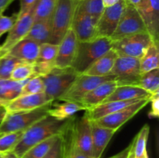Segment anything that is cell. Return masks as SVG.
<instances>
[{
  "label": "cell",
  "instance_id": "49",
  "mask_svg": "<svg viewBox=\"0 0 159 158\" xmlns=\"http://www.w3.org/2000/svg\"><path fill=\"white\" fill-rule=\"evenodd\" d=\"M125 2L127 3V4L131 5V6H134V7L136 8L137 6L140 4L141 0H125Z\"/></svg>",
  "mask_w": 159,
  "mask_h": 158
},
{
  "label": "cell",
  "instance_id": "13",
  "mask_svg": "<svg viewBox=\"0 0 159 158\" xmlns=\"http://www.w3.org/2000/svg\"><path fill=\"white\" fill-rule=\"evenodd\" d=\"M36 5L22 15H18L16 21L8 32L7 37L0 47L2 50L7 52L17 42L26 37L34 23Z\"/></svg>",
  "mask_w": 159,
  "mask_h": 158
},
{
  "label": "cell",
  "instance_id": "19",
  "mask_svg": "<svg viewBox=\"0 0 159 158\" xmlns=\"http://www.w3.org/2000/svg\"><path fill=\"white\" fill-rule=\"evenodd\" d=\"M117 86V82L115 80L103 82L87 93L82 98L80 104H82L86 110L92 109L102 104Z\"/></svg>",
  "mask_w": 159,
  "mask_h": 158
},
{
  "label": "cell",
  "instance_id": "11",
  "mask_svg": "<svg viewBox=\"0 0 159 158\" xmlns=\"http://www.w3.org/2000/svg\"><path fill=\"white\" fill-rule=\"evenodd\" d=\"M149 102L150 98L141 99L123 109L94 120V122L100 126L113 129L117 131L123 125H124L134 116H136L141 109H143Z\"/></svg>",
  "mask_w": 159,
  "mask_h": 158
},
{
  "label": "cell",
  "instance_id": "3",
  "mask_svg": "<svg viewBox=\"0 0 159 158\" xmlns=\"http://www.w3.org/2000/svg\"><path fill=\"white\" fill-rule=\"evenodd\" d=\"M51 104L52 102L30 111L7 112L0 122V136L26 131L37 121L48 116V111L51 108Z\"/></svg>",
  "mask_w": 159,
  "mask_h": 158
},
{
  "label": "cell",
  "instance_id": "12",
  "mask_svg": "<svg viewBox=\"0 0 159 158\" xmlns=\"http://www.w3.org/2000/svg\"><path fill=\"white\" fill-rule=\"evenodd\" d=\"M126 4L125 0H120L114 6L104 8L97 22V37L110 39L117 27Z\"/></svg>",
  "mask_w": 159,
  "mask_h": 158
},
{
  "label": "cell",
  "instance_id": "31",
  "mask_svg": "<svg viewBox=\"0 0 159 158\" xmlns=\"http://www.w3.org/2000/svg\"><path fill=\"white\" fill-rule=\"evenodd\" d=\"M58 136L59 135H55L36 144L30 150H28L21 158H43L51 150L52 146L57 140Z\"/></svg>",
  "mask_w": 159,
  "mask_h": 158
},
{
  "label": "cell",
  "instance_id": "1",
  "mask_svg": "<svg viewBox=\"0 0 159 158\" xmlns=\"http://www.w3.org/2000/svg\"><path fill=\"white\" fill-rule=\"evenodd\" d=\"M70 119L71 118L66 120L60 121L48 115L24 132L20 142L17 143L12 152L19 158H21L28 150L36 144L53 136L61 134Z\"/></svg>",
  "mask_w": 159,
  "mask_h": 158
},
{
  "label": "cell",
  "instance_id": "53",
  "mask_svg": "<svg viewBox=\"0 0 159 158\" xmlns=\"http://www.w3.org/2000/svg\"><path fill=\"white\" fill-rule=\"evenodd\" d=\"M0 158H2V154H1V153H0Z\"/></svg>",
  "mask_w": 159,
  "mask_h": 158
},
{
  "label": "cell",
  "instance_id": "18",
  "mask_svg": "<svg viewBox=\"0 0 159 158\" xmlns=\"http://www.w3.org/2000/svg\"><path fill=\"white\" fill-rule=\"evenodd\" d=\"M44 93L32 94H20L5 106L7 112L30 111L51 103Z\"/></svg>",
  "mask_w": 159,
  "mask_h": 158
},
{
  "label": "cell",
  "instance_id": "27",
  "mask_svg": "<svg viewBox=\"0 0 159 158\" xmlns=\"http://www.w3.org/2000/svg\"><path fill=\"white\" fill-rule=\"evenodd\" d=\"M27 80L15 81L11 79H0V102L3 106L21 94V90Z\"/></svg>",
  "mask_w": 159,
  "mask_h": 158
},
{
  "label": "cell",
  "instance_id": "2",
  "mask_svg": "<svg viewBox=\"0 0 159 158\" xmlns=\"http://www.w3.org/2000/svg\"><path fill=\"white\" fill-rule=\"evenodd\" d=\"M112 48V40L107 37H97L85 42L78 41L75 57L70 68L79 74H83L92 64Z\"/></svg>",
  "mask_w": 159,
  "mask_h": 158
},
{
  "label": "cell",
  "instance_id": "52",
  "mask_svg": "<svg viewBox=\"0 0 159 158\" xmlns=\"http://www.w3.org/2000/svg\"><path fill=\"white\" fill-rule=\"evenodd\" d=\"M0 106H3V105H2V104L1 102H0Z\"/></svg>",
  "mask_w": 159,
  "mask_h": 158
},
{
  "label": "cell",
  "instance_id": "16",
  "mask_svg": "<svg viewBox=\"0 0 159 158\" xmlns=\"http://www.w3.org/2000/svg\"><path fill=\"white\" fill-rule=\"evenodd\" d=\"M78 40L74 31L70 29L60 43L57 44V52L55 59V68L63 69L70 68L77 48Z\"/></svg>",
  "mask_w": 159,
  "mask_h": 158
},
{
  "label": "cell",
  "instance_id": "35",
  "mask_svg": "<svg viewBox=\"0 0 159 158\" xmlns=\"http://www.w3.org/2000/svg\"><path fill=\"white\" fill-rule=\"evenodd\" d=\"M25 131L7 133L0 136V153H7L13 150L20 142Z\"/></svg>",
  "mask_w": 159,
  "mask_h": 158
},
{
  "label": "cell",
  "instance_id": "5",
  "mask_svg": "<svg viewBox=\"0 0 159 158\" xmlns=\"http://www.w3.org/2000/svg\"><path fill=\"white\" fill-rule=\"evenodd\" d=\"M79 75L71 68H54L44 76H40L44 84V94L51 102L57 100L68 89L75 79Z\"/></svg>",
  "mask_w": 159,
  "mask_h": 158
},
{
  "label": "cell",
  "instance_id": "28",
  "mask_svg": "<svg viewBox=\"0 0 159 158\" xmlns=\"http://www.w3.org/2000/svg\"><path fill=\"white\" fill-rule=\"evenodd\" d=\"M159 68L158 44L153 43L148 49L147 52L140 59L141 74H145Z\"/></svg>",
  "mask_w": 159,
  "mask_h": 158
},
{
  "label": "cell",
  "instance_id": "50",
  "mask_svg": "<svg viewBox=\"0 0 159 158\" xmlns=\"http://www.w3.org/2000/svg\"><path fill=\"white\" fill-rule=\"evenodd\" d=\"M136 158H149L148 157V151L146 150V151L144 152V153H143L142 155H141V156H138V157H136Z\"/></svg>",
  "mask_w": 159,
  "mask_h": 158
},
{
  "label": "cell",
  "instance_id": "38",
  "mask_svg": "<svg viewBox=\"0 0 159 158\" xmlns=\"http://www.w3.org/2000/svg\"><path fill=\"white\" fill-rule=\"evenodd\" d=\"M149 133H150V126H149L148 124H145L134 137V152L136 157H138L141 155H142L147 150L146 145H147Z\"/></svg>",
  "mask_w": 159,
  "mask_h": 158
},
{
  "label": "cell",
  "instance_id": "29",
  "mask_svg": "<svg viewBox=\"0 0 159 158\" xmlns=\"http://www.w3.org/2000/svg\"><path fill=\"white\" fill-rule=\"evenodd\" d=\"M72 118L73 116L71 118L66 128L62 133L64 141H65V158H89L81 153L75 145L72 134H71V120H72Z\"/></svg>",
  "mask_w": 159,
  "mask_h": 158
},
{
  "label": "cell",
  "instance_id": "36",
  "mask_svg": "<svg viewBox=\"0 0 159 158\" xmlns=\"http://www.w3.org/2000/svg\"><path fill=\"white\" fill-rule=\"evenodd\" d=\"M34 76V64L22 63L17 65L11 74L10 79L15 81H23Z\"/></svg>",
  "mask_w": 159,
  "mask_h": 158
},
{
  "label": "cell",
  "instance_id": "20",
  "mask_svg": "<svg viewBox=\"0 0 159 158\" xmlns=\"http://www.w3.org/2000/svg\"><path fill=\"white\" fill-rule=\"evenodd\" d=\"M40 46V44L34 40L25 37L17 42L6 53L25 63L33 64L38 57Z\"/></svg>",
  "mask_w": 159,
  "mask_h": 158
},
{
  "label": "cell",
  "instance_id": "22",
  "mask_svg": "<svg viewBox=\"0 0 159 158\" xmlns=\"http://www.w3.org/2000/svg\"><path fill=\"white\" fill-rule=\"evenodd\" d=\"M117 57V54L111 48L108 52L95 60L83 74L98 77L109 75L110 74Z\"/></svg>",
  "mask_w": 159,
  "mask_h": 158
},
{
  "label": "cell",
  "instance_id": "47",
  "mask_svg": "<svg viewBox=\"0 0 159 158\" xmlns=\"http://www.w3.org/2000/svg\"><path fill=\"white\" fill-rule=\"evenodd\" d=\"M2 158H19L12 151L7 152V153H1Z\"/></svg>",
  "mask_w": 159,
  "mask_h": 158
},
{
  "label": "cell",
  "instance_id": "43",
  "mask_svg": "<svg viewBox=\"0 0 159 158\" xmlns=\"http://www.w3.org/2000/svg\"><path fill=\"white\" fill-rule=\"evenodd\" d=\"M13 1L15 0H0V15H2L4 11Z\"/></svg>",
  "mask_w": 159,
  "mask_h": 158
},
{
  "label": "cell",
  "instance_id": "54",
  "mask_svg": "<svg viewBox=\"0 0 159 158\" xmlns=\"http://www.w3.org/2000/svg\"><path fill=\"white\" fill-rule=\"evenodd\" d=\"M101 158H102V157H101ZM109 158H110V157H109Z\"/></svg>",
  "mask_w": 159,
  "mask_h": 158
},
{
  "label": "cell",
  "instance_id": "14",
  "mask_svg": "<svg viewBox=\"0 0 159 158\" xmlns=\"http://www.w3.org/2000/svg\"><path fill=\"white\" fill-rule=\"evenodd\" d=\"M97 22L78 6L71 26L78 41L85 42L97 38Z\"/></svg>",
  "mask_w": 159,
  "mask_h": 158
},
{
  "label": "cell",
  "instance_id": "40",
  "mask_svg": "<svg viewBox=\"0 0 159 158\" xmlns=\"http://www.w3.org/2000/svg\"><path fill=\"white\" fill-rule=\"evenodd\" d=\"M18 18V12L12 15H0V37L6 33H8Z\"/></svg>",
  "mask_w": 159,
  "mask_h": 158
},
{
  "label": "cell",
  "instance_id": "32",
  "mask_svg": "<svg viewBox=\"0 0 159 158\" xmlns=\"http://www.w3.org/2000/svg\"><path fill=\"white\" fill-rule=\"evenodd\" d=\"M22 63L25 62L6 53L0 57V79H10L14 68Z\"/></svg>",
  "mask_w": 159,
  "mask_h": 158
},
{
  "label": "cell",
  "instance_id": "44",
  "mask_svg": "<svg viewBox=\"0 0 159 158\" xmlns=\"http://www.w3.org/2000/svg\"><path fill=\"white\" fill-rule=\"evenodd\" d=\"M130 145H129L128 147H126L124 150H123L122 151H120V153H118L117 154L114 155V156H111L110 158H127V155H128L129 150H130Z\"/></svg>",
  "mask_w": 159,
  "mask_h": 158
},
{
  "label": "cell",
  "instance_id": "39",
  "mask_svg": "<svg viewBox=\"0 0 159 158\" xmlns=\"http://www.w3.org/2000/svg\"><path fill=\"white\" fill-rule=\"evenodd\" d=\"M65 141L61 133L43 158H65Z\"/></svg>",
  "mask_w": 159,
  "mask_h": 158
},
{
  "label": "cell",
  "instance_id": "55",
  "mask_svg": "<svg viewBox=\"0 0 159 158\" xmlns=\"http://www.w3.org/2000/svg\"><path fill=\"white\" fill-rule=\"evenodd\" d=\"M0 47H1V46H0Z\"/></svg>",
  "mask_w": 159,
  "mask_h": 158
},
{
  "label": "cell",
  "instance_id": "10",
  "mask_svg": "<svg viewBox=\"0 0 159 158\" xmlns=\"http://www.w3.org/2000/svg\"><path fill=\"white\" fill-rule=\"evenodd\" d=\"M71 134L78 150L89 158H93L92 141V120L87 114L80 118L73 116L71 120Z\"/></svg>",
  "mask_w": 159,
  "mask_h": 158
},
{
  "label": "cell",
  "instance_id": "9",
  "mask_svg": "<svg viewBox=\"0 0 159 158\" xmlns=\"http://www.w3.org/2000/svg\"><path fill=\"white\" fill-rule=\"evenodd\" d=\"M110 74L115 76L118 85L138 86L141 76L140 60L134 57H118Z\"/></svg>",
  "mask_w": 159,
  "mask_h": 158
},
{
  "label": "cell",
  "instance_id": "23",
  "mask_svg": "<svg viewBox=\"0 0 159 158\" xmlns=\"http://www.w3.org/2000/svg\"><path fill=\"white\" fill-rule=\"evenodd\" d=\"M152 94L138 86L118 85L102 103L113 101H128L151 98Z\"/></svg>",
  "mask_w": 159,
  "mask_h": 158
},
{
  "label": "cell",
  "instance_id": "8",
  "mask_svg": "<svg viewBox=\"0 0 159 158\" xmlns=\"http://www.w3.org/2000/svg\"><path fill=\"white\" fill-rule=\"evenodd\" d=\"M147 32L148 33V31L138 9L127 3L117 27L110 37V40L116 41L129 36Z\"/></svg>",
  "mask_w": 159,
  "mask_h": 158
},
{
  "label": "cell",
  "instance_id": "51",
  "mask_svg": "<svg viewBox=\"0 0 159 158\" xmlns=\"http://www.w3.org/2000/svg\"><path fill=\"white\" fill-rule=\"evenodd\" d=\"M6 52H5V51L2 50L0 49V57H1L2 55H4V54H6Z\"/></svg>",
  "mask_w": 159,
  "mask_h": 158
},
{
  "label": "cell",
  "instance_id": "4",
  "mask_svg": "<svg viewBox=\"0 0 159 158\" xmlns=\"http://www.w3.org/2000/svg\"><path fill=\"white\" fill-rule=\"evenodd\" d=\"M79 0H57L51 15L52 35L51 43L58 44L71 29Z\"/></svg>",
  "mask_w": 159,
  "mask_h": 158
},
{
  "label": "cell",
  "instance_id": "34",
  "mask_svg": "<svg viewBox=\"0 0 159 158\" xmlns=\"http://www.w3.org/2000/svg\"><path fill=\"white\" fill-rule=\"evenodd\" d=\"M78 6L82 11L97 20L104 10L102 0H79Z\"/></svg>",
  "mask_w": 159,
  "mask_h": 158
},
{
  "label": "cell",
  "instance_id": "26",
  "mask_svg": "<svg viewBox=\"0 0 159 158\" xmlns=\"http://www.w3.org/2000/svg\"><path fill=\"white\" fill-rule=\"evenodd\" d=\"M82 110H86L80 103L73 102H64L63 103L51 104V108L48 109V114L54 119L60 121L66 120L72 117L76 112Z\"/></svg>",
  "mask_w": 159,
  "mask_h": 158
},
{
  "label": "cell",
  "instance_id": "42",
  "mask_svg": "<svg viewBox=\"0 0 159 158\" xmlns=\"http://www.w3.org/2000/svg\"><path fill=\"white\" fill-rule=\"evenodd\" d=\"M20 11L18 12V15H22L27 10H29L31 7L35 6L37 2H38V0H20Z\"/></svg>",
  "mask_w": 159,
  "mask_h": 158
},
{
  "label": "cell",
  "instance_id": "33",
  "mask_svg": "<svg viewBox=\"0 0 159 158\" xmlns=\"http://www.w3.org/2000/svg\"><path fill=\"white\" fill-rule=\"evenodd\" d=\"M57 0H38L34 12V21L51 18Z\"/></svg>",
  "mask_w": 159,
  "mask_h": 158
},
{
  "label": "cell",
  "instance_id": "41",
  "mask_svg": "<svg viewBox=\"0 0 159 158\" xmlns=\"http://www.w3.org/2000/svg\"><path fill=\"white\" fill-rule=\"evenodd\" d=\"M151 111L149 112L148 116L151 119L158 118L159 116V92L152 94L150 98Z\"/></svg>",
  "mask_w": 159,
  "mask_h": 158
},
{
  "label": "cell",
  "instance_id": "37",
  "mask_svg": "<svg viewBox=\"0 0 159 158\" xmlns=\"http://www.w3.org/2000/svg\"><path fill=\"white\" fill-rule=\"evenodd\" d=\"M44 92V84L40 76H32L21 90V94H40Z\"/></svg>",
  "mask_w": 159,
  "mask_h": 158
},
{
  "label": "cell",
  "instance_id": "46",
  "mask_svg": "<svg viewBox=\"0 0 159 158\" xmlns=\"http://www.w3.org/2000/svg\"><path fill=\"white\" fill-rule=\"evenodd\" d=\"M102 1L104 8H107L112 6H114V5L116 4L120 0H102Z\"/></svg>",
  "mask_w": 159,
  "mask_h": 158
},
{
  "label": "cell",
  "instance_id": "24",
  "mask_svg": "<svg viewBox=\"0 0 159 158\" xmlns=\"http://www.w3.org/2000/svg\"><path fill=\"white\" fill-rule=\"evenodd\" d=\"M141 99H133L128 101H113V102H107L100 104L98 106L89 110H85V113L92 121L96 120L98 119L112 114V113L123 109L132 104L135 103Z\"/></svg>",
  "mask_w": 159,
  "mask_h": 158
},
{
  "label": "cell",
  "instance_id": "48",
  "mask_svg": "<svg viewBox=\"0 0 159 158\" xmlns=\"http://www.w3.org/2000/svg\"><path fill=\"white\" fill-rule=\"evenodd\" d=\"M7 111H6L5 106H0V122L2 121V119H4V117L6 116Z\"/></svg>",
  "mask_w": 159,
  "mask_h": 158
},
{
  "label": "cell",
  "instance_id": "7",
  "mask_svg": "<svg viewBox=\"0 0 159 158\" xmlns=\"http://www.w3.org/2000/svg\"><path fill=\"white\" fill-rule=\"evenodd\" d=\"M115 79V76L113 74H109L102 77L87 75L85 74H79L68 89L62 95H61L57 100L61 102H73L80 103L82 98L93 88L103 82Z\"/></svg>",
  "mask_w": 159,
  "mask_h": 158
},
{
  "label": "cell",
  "instance_id": "30",
  "mask_svg": "<svg viewBox=\"0 0 159 158\" xmlns=\"http://www.w3.org/2000/svg\"><path fill=\"white\" fill-rule=\"evenodd\" d=\"M138 87L152 94L159 92V68L141 74Z\"/></svg>",
  "mask_w": 159,
  "mask_h": 158
},
{
  "label": "cell",
  "instance_id": "17",
  "mask_svg": "<svg viewBox=\"0 0 159 158\" xmlns=\"http://www.w3.org/2000/svg\"><path fill=\"white\" fill-rule=\"evenodd\" d=\"M57 45L51 43H42L40 46L38 57L34 62V76H44L55 68Z\"/></svg>",
  "mask_w": 159,
  "mask_h": 158
},
{
  "label": "cell",
  "instance_id": "15",
  "mask_svg": "<svg viewBox=\"0 0 159 158\" xmlns=\"http://www.w3.org/2000/svg\"><path fill=\"white\" fill-rule=\"evenodd\" d=\"M149 34L155 43H159V0H141L136 7Z\"/></svg>",
  "mask_w": 159,
  "mask_h": 158
},
{
  "label": "cell",
  "instance_id": "45",
  "mask_svg": "<svg viewBox=\"0 0 159 158\" xmlns=\"http://www.w3.org/2000/svg\"><path fill=\"white\" fill-rule=\"evenodd\" d=\"M130 150H129L128 155H127V158H136V156H135V152H134V145H135V139H133L131 143H130Z\"/></svg>",
  "mask_w": 159,
  "mask_h": 158
},
{
  "label": "cell",
  "instance_id": "6",
  "mask_svg": "<svg viewBox=\"0 0 159 158\" xmlns=\"http://www.w3.org/2000/svg\"><path fill=\"white\" fill-rule=\"evenodd\" d=\"M155 43L149 33H141L112 41V49L118 57L141 59L152 43Z\"/></svg>",
  "mask_w": 159,
  "mask_h": 158
},
{
  "label": "cell",
  "instance_id": "25",
  "mask_svg": "<svg viewBox=\"0 0 159 158\" xmlns=\"http://www.w3.org/2000/svg\"><path fill=\"white\" fill-rule=\"evenodd\" d=\"M52 35V23L51 17L45 20L34 21L26 38L34 40L39 44L51 43Z\"/></svg>",
  "mask_w": 159,
  "mask_h": 158
},
{
  "label": "cell",
  "instance_id": "21",
  "mask_svg": "<svg viewBox=\"0 0 159 158\" xmlns=\"http://www.w3.org/2000/svg\"><path fill=\"white\" fill-rule=\"evenodd\" d=\"M116 133V130L100 126L94 121H92L93 158H101L104 150Z\"/></svg>",
  "mask_w": 159,
  "mask_h": 158
}]
</instances>
